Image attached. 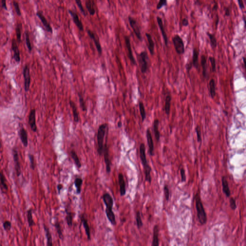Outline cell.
<instances>
[{"instance_id": "6da1fadb", "label": "cell", "mask_w": 246, "mask_h": 246, "mask_svg": "<svg viewBox=\"0 0 246 246\" xmlns=\"http://www.w3.org/2000/svg\"><path fill=\"white\" fill-rule=\"evenodd\" d=\"M101 199L106 206L105 214L109 221L112 226H115L116 224V219L115 214L112 211L114 200L112 197L108 193H105L103 194Z\"/></svg>"}, {"instance_id": "7a4b0ae2", "label": "cell", "mask_w": 246, "mask_h": 246, "mask_svg": "<svg viewBox=\"0 0 246 246\" xmlns=\"http://www.w3.org/2000/svg\"><path fill=\"white\" fill-rule=\"evenodd\" d=\"M139 156L142 165L143 167L144 172L145 174V181L151 184L152 183V176H151V171L152 168L148 163L147 157L146 155V148L144 144H141L139 146Z\"/></svg>"}, {"instance_id": "3957f363", "label": "cell", "mask_w": 246, "mask_h": 246, "mask_svg": "<svg viewBox=\"0 0 246 246\" xmlns=\"http://www.w3.org/2000/svg\"><path fill=\"white\" fill-rule=\"evenodd\" d=\"M195 200L198 219L200 225L202 226L206 223L207 217L199 193H197L195 195Z\"/></svg>"}, {"instance_id": "277c9868", "label": "cell", "mask_w": 246, "mask_h": 246, "mask_svg": "<svg viewBox=\"0 0 246 246\" xmlns=\"http://www.w3.org/2000/svg\"><path fill=\"white\" fill-rule=\"evenodd\" d=\"M107 130H108V125L106 123L101 124L98 129L97 135L98 144L97 152L100 156H101L103 154L104 146V138L105 137L106 133L107 132Z\"/></svg>"}, {"instance_id": "5b68a950", "label": "cell", "mask_w": 246, "mask_h": 246, "mask_svg": "<svg viewBox=\"0 0 246 246\" xmlns=\"http://www.w3.org/2000/svg\"><path fill=\"white\" fill-rule=\"evenodd\" d=\"M138 61L141 72L145 74L149 68V58L146 51H142L138 56Z\"/></svg>"}, {"instance_id": "8992f818", "label": "cell", "mask_w": 246, "mask_h": 246, "mask_svg": "<svg viewBox=\"0 0 246 246\" xmlns=\"http://www.w3.org/2000/svg\"><path fill=\"white\" fill-rule=\"evenodd\" d=\"M172 41L176 53L179 55L185 53V45L182 39L179 35H175L172 38Z\"/></svg>"}, {"instance_id": "52a82bcc", "label": "cell", "mask_w": 246, "mask_h": 246, "mask_svg": "<svg viewBox=\"0 0 246 246\" xmlns=\"http://www.w3.org/2000/svg\"><path fill=\"white\" fill-rule=\"evenodd\" d=\"M129 23L131 26V28L134 31V33L135 34L136 36L137 37L139 41H142V38L141 34V30L139 29V27L138 26L137 21L134 18L131 16H129L128 17Z\"/></svg>"}, {"instance_id": "ba28073f", "label": "cell", "mask_w": 246, "mask_h": 246, "mask_svg": "<svg viewBox=\"0 0 246 246\" xmlns=\"http://www.w3.org/2000/svg\"><path fill=\"white\" fill-rule=\"evenodd\" d=\"M12 152L14 163H15V171L16 176H19L21 174V169L20 163L19 161L18 153L16 148H14V149H13Z\"/></svg>"}, {"instance_id": "9c48e42d", "label": "cell", "mask_w": 246, "mask_h": 246, "mask_svg": "<svg viewBox=\"0 0 246 246\" xmlns=\"http://www.w3.org/2000/svg\"><path fill=\"white\" fill-rule=\"evenodd\" d=\"M103 154L104 156V162L105 164L106 171L107 174H110L111 171V162L109 154V149L106 143L104 144Z\"/></svg>"}, {"instance_id": "30bf717a", "label": "cell", "mask_w": 246, "mask_h": 246, "mask_svg": "<svg viewBox=\"0 0 246 246\" xmlns=\"http://www.w3.org/2000/svg\"><path fill=\"white\" fill-rule=\"evenodd\" d=\"M124 38L125 44H126V47H127V52H128V57L130 60L131 63L134 65H136V61L134 56H133V54L129 37L127 36H124Z\"/></svg>"}, {"instance_id": "8fae6325", "label": "cell", "mask_w": 246, "mask_h": 246, "mask_svg": "<svg viewBox=\"0 0 246 246\" xmlns=\"http://www.w3.org/2000/svg\"><path fill=\"white\" fill-rule=\"evenodd\" d=\"M23 76L24 78L25 90L26 91H29L30 84V76L29 66L26 65L23 69Z\"/></svg>"}, {"instance_id": "7c38bea8", "label": "cell", "mask_w": 246, "mask_h": 246, "mask_svg": "<svg viewBox=\"0 0 246 246\" xmlns=\"http://www.w3.org/2000/svg\"><path fill=\"white\" fill-rule=\"evenodd\" d=\"M146 138L147 141L148 145L149 147V153L150 155L153 156L154 155V144L153 141L152 133L150 129H148L146 131Z\"/></svg>"}, {"instance_id": "4fadbf2b", "label": "cell", "mask_w": 246, "mask_h": 246, "mask_svg": "<svg viewBox=\"0 0 246 246\" xmlns=\"http://www.w3.org/2000/svg\"><path fill=\"white\" fill-rule=\"evenodd\" d=\"M87 33H88V35L89 36L91 39H92L95 45L96 46V49L97 50L98 53H99V55L101 56L102 53V48H101V45L99 41V38L97 36H96L95 33H94L92 31H91L90 30H88V31H87Z\"/></svg>"}, {"instance_id": "5bb4252c", "label": "cell", "mask_w": 246, "mask_h": 246, "mask_svg": "<svg viewBox=\"0 0 246 246\" xmlns=\"http://www.w3.org/2000/svg\"><path fill=\"white\" fill-rule=\"evenodd\" d=\"M29 123L31 130L35 132L37 131V126L36 123V110L33 109L30 110L29 117Z\"/></svg>"}, {"instance_id": "9a60e30c", "label": "cell", "mask_w": 246, "mask_h": 246, "mask_svg": "<svg viewBox=\"0 0 246 246\" xmlns=\"http://www.w3.org/2000/svg\"><path fill=\"white\" fill-rule=\"evenodd\" d=\"M68 12L71 15V16H72L73 21L74 22L75 24L76 25V26L77 27V28L79 29L80 31H83L84 30L83 25L81 21L80 20L77 14L71 10H68Z\"/></svg>"}, {"instance_id": "2e32d148", "label": "cell", "mask_w": 246, "mask_h": 246, "mask_svg": "<svg viewBox=\"0 0 246 246\" xmlns=\"http://www.w3.org/2000/svg\"><path fill=\"white\" fill-rule=\"evenodd\" d=\"M36 14L38 18H39V19L41 20V22H42V24L44 25L47 31H48V32L51 33H53L52 27L49 24V22H48L47 19H46V18H45V16L42 14V13L40 11H38V12Z\"/></svg>"}, {"instance_id": "e0dca14e", "label": "cell", "mask_w": 246, "mask_h": 246, "mask_svg": "<svg viewBox=\"0 0 246 246\" xmlns=\"http://www.w3.org/2000/svg\"><path fill=\"white\" fill-rule=\"evenodd\" d=\"M118 180L119 183V189L120 196H124L126 194V183L124 181V176L122 173H119L118 175Z\"/></svg>"}, {"instance_id": "ac0fdd59", "label": "cell", "mask_w": 246, "mask_h": 246, "mask_svg": "<svg viewBox=\"0 0 246 246\" xmlns=\"http://www.w3.org/2000/svg\"><path fill=\"white\" fill-rule=\"evenodd\" d=\"M156 19H157L158 25L160 29V30H161V33H162V35L163 39H164V44H165L166 46H167L168 42L167 36V33H166V32L165 31V29H164V24H163L162 19L160 16H157Z\"/></svg>"}, {"instance_id": "d6986e66", "label": "cell", "mask_w": 246, "mask_h": 246, "mask_svg": "<svg viewBox=\"0 0 246 246\" xmlns=\"http://www.w3.org/2000/svg\"><path fill=\"white\" fill-rule=\"evenodd\" d=\"M12 49L14 52V58L15 61L17 63L20 62V55L19 49L16 43V41L13 39L12 41Z\"/></svg>"}, {"instance_id": "ffe728a7", "label": "cell", "mask_w": 246, "mask_h": 246, "mask_svg": "<svg viewBox=\"0 0 246 246\" xmlns=\"http://www.w3.org/2000/svg\"><path fill=\"white\" fill-rule=\"evenodd\" d=\"M159 229L158 225H155L153 227V239L152 242V246H158L159 245Z\"/></svg>"}, {"instance_id": "44dd1931", "label": "cell", "mask_w": 246, "mask_h": 246, "mask_svg": "<svg viewBox=\"0 0 246 246\" xmlns=\"http://www.w3.org/2000/svg\"><path fill=\"white\" fill-rule=\"evenodd\" d=\"M222 184L224 193L227 197H229L231 195V191L229 187L228 183L227 181V179L225 176H222Z\"/></svg>"}, {"instance_id": "7402d4cb", "label": "cell", "mask_w": 246, "mask_h": 246, "mask_svg": "<svg viewBox=\"0 0 246 246\" xmlns=\"http://www.w3.org/2000/svg\"><path fill=\"white\" fill-rule=\"evenodd\" d=\"M19 138L25 147H27L28 146V138L27 132L24 128L21 129L19 131Z\"/></svg>"}, {"instance_id": "603a6c76", "label": "cell", "mask_w": 246, "mask_h": 246, "mask_svg": "<svg viewBox=\"0 0 246 246\" xmlns=\"http://www.w3.org/2000/svg\"><path fill=\"white\" fill-rule=\"evenodd\" d=\"M81 221L82 223L83 226L84 227V229L85 231L86 234L87 235V239L88 240H90L91 239V232H90V228L89 225L88 224L87 219L84 217V215H82L81 217Z\"/></svg>"}, {"instance_id": "cb8c5ba5", "label": "cell", "mask_w": 246, "mask_h": 246, "mask_svg": "<svg viewBox=\"0 0 246 246\" xmlns=\"http://www.w3.org/2000/svg\"><path fill=\"white\" fill-rule=\"evenodd\" d=\"M199 51L196 48L193 49L192 63V66H194L196 69L199 68Z\"/></svg>"}, {"instance_id": "d4e9b609", "label": "cell", "mask_w": 246, "mask_h": 246, "mask_svg": "<svg viewBox=\"0 0 246 246\" xmlns=\"http://www.w3.org/2000/svg\"><path fill=\"white\" fill-rule=\"evenodd\" d=\"M200 64L202 69V75L204 79H207L208 77V72H207V59L205 56L202 55L200 58Z\"/></svg>"}, {"instance_id": "484cf974", "label": "cell", "mask_w": 246, "mask_h": 246, "mask_svg": "<svg viewBox=\"0 0 246 246\" xmlns=\"http://www.w3.org/2000/svg\"><path fill=\"white\" fill-rule=\"evenodd\" d=\"M69 104L70 107L72 109V112H73V118L75 123H77L79 122V115L78 111H77V107L75 103L72 100L69 101Z\"/></svg>"}, {"instance_id": "4316f807", "label": "cell", "mask_w": 246, "mask_h": 246, "mask_svg": "<svg viewBox=\"0 0 246 246\" xmlns=\"http://www.w3.org/2000/svg\"><path fill=\"white\" fill-rule=\"evenodd\" d=\"M159 121L158 119H155L153 122V129L154 132V136L157 142H159L160 139V133L159 130Z\"/></svg>"}, {"instance_id": "83f0119b", "label": "cell", "mask_w": 246, "mask_h": 246, "mask_svg": "<svg viewBox=\"0 0 246 246\" xmlns=\"http://www.w3.org/2000/svg\"><path fill=\"white\" fill-rule=\"evenodd\" d=\"M146 38L147 39L148 42V49L149 52L151 54V56H153L154 53V42L153 41L152 36L150 34L146 33Z\"/></svg>"}, {"instance_id": "f1b7e54d", "label": "cell", "mask_w": 246, "mask_h": 246, "mask_svg": "<svg viewBox=\"0 0 246 246\" xmlns=\"http://www.w3.org/2000/svg\"><path fill=\"white\" fill-rule=\"evenodd\" d=\"M0 187L3 192H7L8 191V187L6 184V179L2 171H0Z\"/></svg>"}, {"instance_id": "f546056e", "label": "cell", "mask_w": 246, "mask_h": 246, "mask_svg": "<svg viewBox=\"0 0 246 246\" xmlns=\"http://www.w3.org/2000/svg\"><path fill=\"white\" fill-rule=\"evenodd\" d=\"M171 100H172V97L170 94H168L167 97H165V104L164 107V111L165 114L167 116H169L170 112L171 103Z\"/></svg>"}, {"instance_id": "4dcf8cb0", "label": "cell", "mask_w": 246, "mask_h": 246, "mask_svg": "<svg viewBox=\"0 0 246 246\" xmlns=\"http://www.w3.org/2000/svg\"><path fill=\"white\" fill-rule=\"evenodd\" d=\"M44 229L46 239H47V245L48 246H53V238L51 233L50 231L49 228L44 224Z\"/></svg>"}, {"instance_id": "1f68e13d", "label": "cell", "mask_w": 246, "mask_h": 246, "mask_svg": "<svg viewBox=\"0 0 246 246\" xmlns=\"http://www.w3.org/2000/svg\"><path fill=\"white\" fill-rule=\"evenodd\" d=\"M70 155L71 156L72 159H73L74 164L76 165V167L80 169L81 167V163L80 161L79 157H78L77 153H76L74 150H71L70 152Z\"/></svg>"}, {"instance_id": "d6a6232c", "label": "cell", "mask_w": 246, "mask_h": 246, "mask_svg": "<svg viewBox=\"0 0 246 246\" xmlns=\"http://www.w3.org/2000/svg\"><path fill=\"white\" fill-rule=\"evenodd\" d=\"M85 5L89 15H94L95 14V9L93 3L91 1V0H86Z\"/></svg>"}, {"instance_id": "836d02e7", "label": "cell", "mask_w": 246, "mask_h": 246, "mask_svg": "<svg viewBox=\"0 0 246 246\" xmlns=\"http://www.w3.org/2000/svg\"><path fill=\"white\" fill-rule=\"evenodd\" d=\"M209 90H210V96L211 98L214 99L216 95V89H215V82L214 79L210 80L209 82Z\"/></svg>"}, {"instance_id": "e575fe53", "label": "cell", "mask_w": 246, "mask_h": 246, "mask_svg": "<svg viewBox=\"0 0 246 246\" xmlns=\"http://www.w3.org/2000/svg\"><path fill=\"white\" fill-rule=\"evenodd\" d=\"M83 180L81 177H77L75 179V186L76 188V192L77 194H79L81 192V187L82 185Z\"/></svg>"}, {"instance_id": "d590c367", "label": "cell", "mask_w": 246, "mask_h": 246, "mask_svg": "<svg viewBox=\"0 0 246 246\" xmlns=\"http://www.w3.org/2000/svg\"><path fill=\"white\" fill-rule=\"evenodd\" d=\"M207 35L209 37L210 39V44L212 49H215L217 45V41L214 34L210 33V32H207Z\"/></svg>"}, {"instance_id": "8d00e7d4", "label": "cell", "mask_w": 246, "mask_h": 246, "mask_svg": "<svg viewBox=\"0 0 246 246\" xmlns=\"http://www.w3.org/2000/svg\"><path fill=\"white\" fill-rule=\"evenodd\" d=\"M138 107H139V112H140V115L141 118V120L142 122H143L146 119V113L143 103H142V101H139L138 103Z\"/></svg>"}, {"instance_id": "74e56055", "label": "cell", "mask_w": 246, "mask_h": 246, "mask_svg": "<svg viewBox=\"0 0 246 246\" xmlns=\"http://www.w3.org/2000/svg\"><path fill=\"white\" fill-rule=\"evenodd\" d=\"M27 222L30 227H32L33 226H34L35 224V223L34 220L33 219L32 210L31 209H30L29 210H27Z\"/></svg>"}, {"instance_id": "f35d334b", "label": "cell", "mask_w": 246, "mask_h": 246, "mask_svg": "<svg viewBox=\"0 0 246 246\" xmlns=\"http://www.w3.org/2000/svg\"><path fill=\"white\" fill-rule=\"evenodd\" d=\"M66 221L67 224L69 227H71L73 224V215L72 212H66Z\"/></svg>"}, {"instance_id": "ab89813d", "label": "cell", "mask_w": 246, "mask_h": 246, "mask_svg": "<svg viewBox=\"0 0 246 246\" xmlns=\"http://www.w3.org/2000/svg\"><path fill=\"white\" fill-rule=\"evenodd\" d=\"M21 27H22L21 24H18L16 26V28H15L16 38H17V40H18V43H20L21 41Z\"/></svg>"}, {"instance_id": "60d3db41", "label": "cell", "mask_w": 246, "mask_h": 246, "mask_svg": "<svg viewBox=\"0 0 246 246\" xmlns=\"http://www.w3.org/2000/svg\"><path fill=\"white\" fill-rule=\"evenodd\" d=\"M136 222H137V227L138 228H141V227L143 226V223H142L139 211H138L136 213Z\"/></svg>"}, {"instance_id": "b9f144b4", "label": "cell", "mask_w": 246, "mask_h": 246, "mask_svg": "<svg viewBox=\"0 0 246 246\" xmlns=\"http://www.w3.org/2000/svg\"><path fill=\"white\" fill-rule=\"evenodd\" d=\"M54 226H55L56 229L57 234H58V236L59 237V238L61 239H63V235L62 229H61V226H60L59 223L56 222L55 224H54Z\"/></svg>"}, {"instance_id": "7bdbcfd3", "label": "cell", "mask_w": 246, "mask_h": 246, "mask_svg": "<svg viewBox=\"0 0 246 246\" xmlns=\"http://www.w3.org/2000/svg\"><path fill=\"white\" fill-rule=\"evenodd\" d=\"M79 104L80 107H81V109L82 110V111H86L87 110V107H86V106L85 103V101H84L82 95L80 94L79 93Z\"/></svg>"}, {"instance_id": "ee69618b", "label": "cell", "mask_w": 246, "mask_h": 246, "mask_svg": "<svg viewBox=\"0 0 246 246\" xmlns=\"http://www.w3.org/2000/svg\"><path fill=\"white\" fill-rule=\"evenodd\" d=\"M209 60L211 63L212 72L213 73H215L216 72V60H215V58L214 57H212V56H210L209 57Z\"/></svg>"}, {"instance_id": "f6af8a7d", "label": "cell", "mask_w": 246, "mask_h": 246, "mask_svg": "<svg viewBox=\"0 0 246 246\" xmlns=\"http://www.w3.org/2000/svg\"><path fill=\"white\" fill-rule=\"evenodd\" d=\"M26 45L27 46V49L29 50V51H32V46H31V42L30 41V36H29V32L27 31L26 32Z\"/></svg>"}, {"instance_id": "bcb514c9", "label": "cell", "mask_w": 246, "mask_h": 246, "mask_svg": "<svg viewBox=\"0 0 246 246\" xmlns=\"http://www.w3.org/2000/svg\"><path fill=\"white\" fill-rule=\"evenodd\" d=\"M29 158L30 159V167L33 170H34L35 168L36 164L35 162V158L33 155L31 154H29Z\"/></svg>"}, {"instance_id": "7dc6e473", "label": "cell", "mask_w": 246, "mask_h": 246, "mask_svg": "<svg viewBox=\"0 0 246 246\" xmlns=\"http://www.w3.org/2000/svg\"><path fill=\"white\" fill-rule=\"evenodd\" d=\"M195 131H196V135H197L198 142H200L202 141V133H201V130H200V126H197L196 127Z\"/></svg>"}, {"instance_id": "c3c4849f", "label": "cell", "mask_w": 246, "mask_h": 246, "mask_svg": "<svg viewBox=\"0 0 246 246\" xmlns=\"http://www.w3.org/2000/svg\"><path fill=\"white\" fill-rule=\"evenodd\" d=\"M12 227V224L9 221H5L3 223V227L6 231H9L10 230Z\"/></svg>"}, {"instance_id": "681fc988", "label": "cell", "mask_w": 246, "mask_h": 246, "mask_svg": "<svg viewBox=\"0 0 246 246\" xmlns=\"http://www.w3.org/2000/svg\"><path fill=\"white\" fill-rule=\"evenodd\" d=\"M76 1V4H77V6L79 7L81 13L84 15V16H86L85 12L84 10V8L83 7L82 4L81 3V0H75Z\"/></svg>"}, {"instance_id": "f907efd6", "label": "cell", "mask_w": 246, "mask_h": 246, "mask_svg": "<svg viewBox=\"0 0 246 246\" xmlns=\"http://www.w3.org/2000/svg\"><path fill=\"white\" fill-rule=\"evenodd\" d=\"M167 6V0H159V3L157 4V10H160L162 8L163 6Z\"/></svg>"}, {"instance_id": "816d5d0a", "label": "cell", "mask_w": 246, "mask_h": 246, "mask_svg": "<svg viewBox=\"0 0 246 246\" xmlns=\"http://www.w3.org/2000/svg\"><path fill=\"white\" fill-rule=\"evenodd\" d=\"M13 5H14V8H15V11L16 14L18 16H20L21 15V13L20 9V8H19V4H18V3H17L16 1H13Z\"/></svg>"}, {"instance_id": "f5cc1de1", "label": "cell", "mask_w": 246, "mask_h": 246, "mask_svg": "<svg viewBox=\"0 0 246 246\" xmlns=\"http://www.w3.org/2000/svg\"><path fill=\"white\" fill-rule=\"evenodd\" d=\"M229 203H230V207L232 210H235L237 209V205L235 202V199L231 197L229 200Z\"/></svg>"}, {"instance_id": "db71d44e", "label": "cell", "mask_w": 246, "mask_h": 246, "mask_svg": "<svg viewBox=\"0 0 246 246\" xmlns=\"http://www.w3.org/2000/svg\"><path fill=\"white\" fill-rule=\"evenodd\" d=\"M164 196H165V199L167 201H168L169 199V195H170V192H169V188L168 187V186L167 185H165L164 186Z\"/></svg>"}, {"instance_id": "11a10c76", "label": "cell", "mask_w": 246, "mask_h": 246, "mask_svg": "<svg viewBox=\"0 0 246 246\" xmlns=\"http://www.w3.org/2000/svg\"><path fill=\"white\" fill-rule=\"evenodd\" d=\"M180 175H181V181L182 182H184L186 181V176L185 171L183 168L180 169Z\"/></svg>"}, {"instance_id": "9f6ffc18", "label": "cell", "mask_w": 246, "mask_h": 246, "mask_svg": "<svg viewBox=\"0 0 246 246\" xmlns=\"http://www.w3.org/2000/svg\"><path fill=\"white\" fill-rule=\"evenodd\" d=\"M238 6L240 9H244L245 8V6L244 4L243 0H238Z\"/></svg>"}, {"instance_id": "6f0895ef", "label": "cell", "mask_w": 246, "mask_h": 246, "mask_svg": "<svg viewBox=\"0 0 246 246\" xmlns=\"http://www.w3.org/2000/svg\"><path fill=\"white\" fill-rule=\"evenodd\" d=\"M186 69H187V71L189 73L190 72V71L191 70V69H192V64L191 62H190L189 63H188L186 65Z\"/></svg>"}, {"instance_id": "680465c9", "label": "cell", "mask_w": 246, "mask_h": 246, "mask_svg": "<svg viewBox=\"0 0 246 246\" xmlns=\"http://www.w3.org/2000/svg\"><path fill=\"white\" fill-rule=\"evenodd\" d=\"M189 25L188 19L187 18H184L182 20V26L184 27H188Z\"/></svg>"}, {"instance_id": "91938a15", "label": "cell", "mask_w": 246, "mask_h": 246, "mask_svg": "<svg viewBox=\"0 0 246 246\" xmlns=\"http://www.w3.org/2000/svg\"><path fill=\"white\" fill-rule=\"evenodd\" d=\"M224 14H225L226 16H229L230 15V10H229V9L228 7H226V8H224Z\"/></svg>"}, {"instance_id": "94428289", "label": "cell", "mask_w": 246, "mask_h": 246, "mask_svg": "<svg viewBox=\"0 0 246 246\" xmlns=\"http://www.w3.org/2000/svg\"><path fill=\"white\" fill-rule=\"evenodd\" d=\"M63 188V185L62 184H59L57 186V190H58V194H60L61 191Z\"/></svg>"}, {"instance_id": "6125c7cd", "label": "cell", "mask_w": 246, "mask_h": 246, "mask_svg": "<svg viewBox=\"0 0 246 246\" xmlns=\"http://www.w3.org/2000/svg\"><path fill=\"white\" fill-rule=\"evenodd\" d=\"M117 126L118 127H121V126H122V123H121V122L119 121V122H118Z\"/></svg>"}, {"instance_id": "be15d7a7", "label": "cell", "mask_w": 246, "mask_h": 246, "mask_svg": "<svg viewBox=\"0 0 246 246\" xmlns=\"http://www.w3.org/2000/svg\"><path fill=\"white\" fill-rule=\"evenodd\" d=\"M0 202H1V200H0Z\"/></svg>"}]
</instances>
